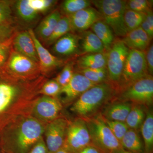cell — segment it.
Masks as SVG:
<instances>
[{
	"instance_id": "cell-1",
	"label": "cell",
	"mask_w": 153,
	"mask_h": 153,
	"mask_svg": "<svg viewBox=\"0 0 153 153\" xmlns=\"http://www.w3.org/2000/svg\"><path fill=\"white\" fill-rule=\"evenodd\" d=\"M44 123L31 114L17 118L5 126L3 143L7 153H28L43 137Z\"/></svg>"
},
{
	"instance_id": "cell-2",
	"label": "cell",
	"mask_w": 153,
	"mask_h": 153,
	"mask_svg": "<svg viewBox=\"0 0 153 153\" xmlns=\"http://www.w3.org/2000/svg\"><path fill=\"white\" fill-rule=\"evenodd\" d=\"M117 94L116 88L108 82L96 84L84 92L74 101L70 108L78 117L88 118L113 101Z\"/></svg>"
},
{
	"instance_id": "cell-3",
	"label": "cell",
	"mask_w": 153,
	"mask_h": 153,
	"mask_svg": "<svg viewBox=\"0 0 153 153\" xmlns=\"http://www.w3.org/2000/svg\"><path fill=\"white\" fill-rule=\"evenodd\" d=\"M84 119L89 130L92 145L103 153H116L124 149L105 123L100 112Z\"/></svg>"
},
{
	"instance_id": "cell-4",
	"label": "cell",
	"mask_w": 153,
	"mask_h": 153,
	"mask_svg": "<svg viewBox=\"0 0 153 153\" xmlns=\"http://www.w3.org/2000/svg\"><path fill=\"white\" fill-rule=\"evenodd\" d=\"M101 14L102 20L119 37H123L128 33L125 25L126 2L123 0L91 1Z\"/></svg>"
},
{
	"instance_id": "cell-5",
	"label": "cell",
	"mask_w": 153,
	"mask_h": 153,
	"mask_svg": "<svg viewBox=\"0 0 153 153\" xmlns=\"http://www.w3.org/2000/svg\"><path fill=\"white\" fill-rule=\"evenodd\" d=\"M149 75L145 52L130 50L117 87V94L134 82Z\"/></svg>"
},
{
	"instance_id": "cell-6",
	"label": "cell",
	"mask_w": 153,
	"mask_h": 153,
	"mask_svg": "<svg viewBox=\"0 0 153 153\" xmlns=\"http://www.w3.org/2000/svg\"><path fill=\"white\" fill-rule=\"evenodd\" d=\"M114 100L146 107L153 102V78L149 75L136 81L117 94Z\"/></svg>"
},
{
	"instance_id": "cell-7",
	"label": "cell",
	"mask_w": 153,
	"mask_h": 153,
	"mask_svg": "<svg viewBox=\"0 0 153 153\" xmlns=\"http://www.w3.org/2000/svg\"><path fill=\"white\" fill-rule=\"evenodd\" d=\"M91 145L90 133L85 120L78 117L68 120L63 148L69 153H78Z\"/></svg>"
},
{
	"instance_id": "cell-8",
	"label": "cell",
	"mask_w": 153,
	"mask_h": 153,
	"mask_svg": "<svg viewBox=\"0 0 153 153\" xmlns=\"http://www.w3.org/2000/svg\"><path fill=\"white\" fill-rule=\"evenodd\" d=\"M129 51L122 40H116L107 52L106 67L108 82L116 88L117 91Z\"/></svg>"
},
{
	"instance_id": "cell-9",
	"label": "cell",
	"mask_w": 153,
	"mask_h": 153,
	"mask_svg": "<svg viewBox=\"0 0 153 153\" xmlns=\"http://www.w3.org/2000/svg\"><path fill=\"white\" fill-rule=\"evenodd\" d=\"M68 123L66 117L60 116L46 124L44 140L48 153H54L63 148Z\"/></svg>"
},
{
	"instance_id": "cell-10",
	"label": "cell",
	"mask_w": 153,
	"mask_h": 153,
	"mask_svg": "<svg viewBox=\"0 0 153 153\" xmlns=\"http://www.w3.org/2000/svg\"><path fill=\"white\" fill-rule=\"evenodd\" d=\"M63 104L57 97L40 96L34 103L31 115L47 124L60 116Z\"/></svg>"
},
{
	"instance_id": "cell-11",
	"label": "cell",
	"mask_w": 153,
	"mask_h": 153,
	"mask_svg": "<svg viewBox=\"0 0 153 153\" xmlns=\"http://www.w3.org/2000/svg\"><path fill=\"white\" fill-rule=\"evenodd\" d=\"M8 65L9 72L20 78L33 79L40 76L39 63L15 51L11 52Z\"/></svg>"
},
{
	"instance_id": "cell-12",
	"label": "cell",
	"mask_w": 153,
	"mask_h": 153,
	"mask_svg": "<svg viewBox=\"0 0 153 153\" xmlns=\"http://www.w3.org/2000/svg\"><path fill=\"white\" fill-rule=\"evenodd\" d=\"M96 85L78 72L74 73L68 84L61 88L57 97L62 104L68 105L76 100L82 94Z\"/></svg>"
},
{
	"instance_id": "cell-13",
	"label": "cell",
	"mask_w": 153,
	"mask_h": 153,
	"mask_svg": "<svg viewBox=\"0 0 153 153\" xmlns=\"http://www.w3.org/2000/svg\"><path fill=\"white\" fill-rule=\"evenodd\" d=\"M67 16L69 19L71 31L79 33L88 30L94 23L102 19L100 13L91 7Z\"/></svg>"
},
{
	"instance_id": "cell-14",
	"label": "cell",
	"mask_w": 153,
	"mask_h": 153,
	"mask_svg": "<svg viewBox=\"0 0 153 153\" xmlns=\"http://www.w3.org/2000/svg\"><path fill=\"white\" fill-rule=\"evenodd\" d=\"M28 32L34 41L39 59V66L41 72L48 73L60 66L63 63L61 60L52 55L41 44L34 31L32 29Z\"/></svg>"
},
{
	"instance_id": "cell-15",
	"label": "cell",
	"mask_w": 153,
	"mask_h": 153,
	"mask_svg": "<svg viewBox=\"0 0 153 153\" xmlns=\"http://www.w3.org/2000/svg\"><path fill=\"white\" fill-rule=\"evenodd\" d=\"M14 51L39 63L35 44L28 31H24L15 36L13 41Z\"/></svg>"
},
{
	"instance_id": "cell-16",
	"label": "cell",
	"mask_w": 153,
	"mask_h": 153,
	"mask_svg": "<svg viewBox=\"0 0 153 153\" xmlns=\"http://www.w3.org/2000/svg\"><path fill=\"white\" fill-rule=\"evenodd\" d=\"M105 106L102 117L108 120L125 122L132 104L129 102L113 100Z\"/></svg>"
},
{
	"instance_id": "cell-17",
	"label": "cell",
	"mask_w": 153,
	"mask_h": 153,
	"mask_svg": "<svg viewBox=\"0 0 153 153\" xmlns=\"http://www.w3.org/2000/svg\"><path fill=\"white\" fill-rule=\"evenodd\" d=\"M80 33L79 36V50L81 55L107 52L101 41L91 30Z\"/></svg>"
},
{
	"instance_id": "cell-18",
	"label": "cell",
	"mask_w": 153,
	"mask_h": 153,
	"mask_svg": "<svg viewBox=\"0 0 153 153\" xmlns=\"http://www.w3.org/2000/svg\"><path fill=\"white\" fill-rule=\"evenodd\" d=\"M130 50L145 52L152 39L140 27L127 33L122 40Z\"/></svg>"
},
{
	"instance_id": "cell-19",
	"label": "cell",
	"mask_w": 153,
	"mask_h": 153,
	"mask_svg": "<svg viewBox=\"0 0 153 153\" xmlns=\"http://www.w3.org/2000/svg\"><path fill=\"white\" fill-rule=\"evenodd\" d=\"M79 36L68 33L55 42L53 50L57 55L68 56L79 52Z\"/></svg>"
},
{
	"instance_id": "cell-20",
	"label": "cell",
	"mask_w": 153,
	"mask_h": 153,
	"mask_svg": "<svg viewBox=\"0 0 153 153\" xmlns=\"http://www.w3.org/2000/svg\"><path fill=\"white\" fill-rule=\"evenodd\" d=\"M90 28L101 41L105 49L108 52L115 41L112 30L102 19L96 22Z\"/></svg>"
},
{
	"instance_id": "cell-21",
	"label": "cell",
	"mask_w": 153,
	"mask_h": 153,
	"mask_svg": "<svg viewBox=\"0 0 153 153\" xmlns=\"http://www.w3.org/2000/svg\"><path fill=\"white\" fill-rule=\"evenodd\" d=\"M107 52L82 55L77 60L79 69L106 67Z\"/></svg>"
},
{
	"instance_id": "cell-22",
	"label": "cell",
	"mask_w": 153,
	"mask_h": 153,
	"mask_svg": "<svg viewBox=\"0 0 153 153\" xmlns=\"http://www.w3.org/2000/svg\"><path fill=\"white\" fill-rule=\"evenodd\" d=\"M124 149L133 153H144L143 144L137 131L129 128L120 141Z\"/></svg>"
},
{
	"instance_id": "cell-23",
	"label": "cell",
	"mask_w": 153,
	"mask_h": 153,
	"mask_svg": "<svg viewBox=\"0 0 153 153\" xmlns=\"http://www.w3.org/2000/svg\"><path fill=\"white\" fill-rule=\"evenodd\" d=\"M60 12L55 10L42 21L37 28L36 32L38 36L46 40L51 34L61 18Z\"/></svg>"
},
{
	"instance_id": "cell-24",
	"label": "cell",
	"mask_w": 153,
	"mask_h": 153,
	"mask_svg": "<svg viewBox=\"0 0 153 153\" xmlns=\"http://www.w3.org/2000/svg\"><path fill=\"white\" fill-rule=\"evenodd\" d=\"M141 129L144 141V153H153V113L152 110L147 112Z\"/></svg>"
},
{
	"instance_id": "cell-25",
	"label": "cell",
	"mask_w": 153,
	"mask_h": 153,
	"mask_svg": "<svg viewBox=\"0 0 153 153\" xmlns=\"http://www.w3.org/2000/svg\"><path fill=\"white\" fill-rule=\"evenodd\" d=\"M146 114L143 106L132 104L131 109L125 121L129 128L138 131L142 125Z\"/></svg>"
},
{
	"instance_id": "cell-26",
	"label": "cell",
	"mask_w": 153,
	"mask_h": 153,
	"mask_svg": "<svg viewBox=\"0 0 153 153\" xmlns=\"http://www.w3.org/2000/svg\"><path fill=\"white\" fill-rule=\"evenodd\" d=\"M71 31V25L68 17L67 16L61 17L51 36L45 40V44L47 46L54 44L59 38Z\"/></svg>"
},
{
	"instance_id": "cell-27",
	"label": "cell",
	"mask_w": 153,
	"mask_h": 153,
	"mask_svg": "<svg viewBox=\"0 0 153 153\" xmlns=\"http://www.w3.org/2000/svg\"><path fill=\"white\" fill-rule=\"evenodd\" d=\"M78 72L96 84L108 82V74L106 67L79 69Z\"/></svg>"
},
{
	"instance_id": "cell-28",
	"label": "cell",
	"mask_w": 153,
	"mask_h": 153,
	"mask_svg": "<svg viewBox=\"0 0 153 153\" xmlns=\"http://www.w3.org/2000/svg\"><path fill=\"white\" fill-rule=\"evenodd\" d=\"M91 5V1L88 0H66L61 4V10L66 16H68L89 7Z\"/></svg>"
},
{
	"instance_id": "cell-29",
	"label": "cell",
	"mask_w": 153,
	"mask_h": 153,
	"mask_svg": "<svg viewBox=\"0 0 153 153\" xmlns=\"http://www.w3.org/2000/svg\"><path fill=\"white\" fill-rule=\"evenodd\" d=\"M146 13L126 10L124 14L125 25L128 33L140 27Z\"/></svg>"
},
{
	"instance_id": "cell-30",
	"label": "cell",
	"mask_w": 153,
	"mask_h": 153,
	"mask_svg": "<svg viewBox=\"0 0 153 153\" xmlns=\"http://www.w3.org/2000/svg\"><path fill=\"white\" fill-rule=\"evenodd\" d=\"M16 9L19 16L27 22H32L38 16V13L29 5L28 0H20L16 4Z\"/></svg>"
},
{
	"instance_id": "cell-31",
	"label": "cell",
	"mask_w": 153,
	"mask_h": 153,
	"mask_svg": "<svg viewBox=\"0 0 153 153\" xmlns=\"http://www.w3.org/2000/svg\"><path fill=\"white\" fill-rule=\"evenodd\" d=\"M103 119L111 131L120 143L121 140L129 129L125 122L108 120L104 118Z\"/></svg>"
},
{
	"instance_id": "cell-32",
	"label": "cell",
	"mask_w": 153,
	"mask_h": 153,
	"mask_svg": "<svg viewBox=\"0 0 153 153\" xmlns=\"http://www.w3.org/2000/svg\"><path fill=\"white\" fill-rule=\"evenodd\" d=\"M61 86L55 79L46 81L39 91V94L51 97H57L60 93Z\"/></svg>"
},
{
	"instance_id": "cell-33",
	"label": "cell",
	"mask_w": 153,
	"mask_h": 153,
	"mask_svg": "<svg viewBox=\"0 0 153 153\" xmlns=\"http://www.w3.org/2000/svg\"><path fill=\"white\" fill-rule=\"evenodd\" d=\"M152 1L147 0L126 1V9L138 13H146L148 10H151Z\"/></svg>"
},
{
	"instance_id": "cell-34",
	"label": "cell",
	"mask_w": 153,
	"mask_h": 153,
	"mask_svg": "<svg viewBox=\"0 0 153 153\" xmlns=\"http://www.w3.org/2000/svg\"><path fill=\"white\" fill-rule=\"evenodd\" d=\"M74 73L73 66L71 63H68L64 66L55 79L61 87H63L69 83Z\"/></svg>"
},
{
	"instance_id": "cell-35",
	"label": "cell",
	"mask_w": 153,
	"mask_h": 153,
	"mask_svg": "<svg viewBox=\"0 0 153 153\" xmlns=\"http://www.w3.org/2000/svg\"><path fill=\"white\" fill-rule=\"evenodd\" d=\"M56 1L53 0H28L29 5L36 12H46L54 5Z\"/></svg>"
},
{
	"instance_id": "cell-36",
	"label": "cell",
	"mask_w": 153,
	"mask_h": 153,
	"mask_svg": "<svg viewBox=\"0 0 153 153\" xmlns=\"http://www.w3.org/2000/svg\"><path fill=\"white\" fill-rule=\"evenodd\" d=\"M11 2L0 1V24H8L12 17Z\"/></svg>"
},
{
	"instance_id": "cell-37",
	"label": "cell",
	"mask_w": 153,
	"mask_h": 153,
	"mask_svg": "<svg viewBox=\"0 0 153 153\" xmlns=\"http://www.w3.org/2000/svg\"><path fill=\"white\" fill-rule=\"evenodd\" d=\"M141 27L147 34L151 39L153 37V13L152 9L146 13V16Z\"/></svg>"
},
{
	"instance_id": "cell-38",
	"label": "cell",
	"mask_w": 153,
	"mask_h": 153,
	"mask_svg": "<svg viewBox=\"0 0 153 153\" xmlns=\"http://www.w3.org/2000/svg\"><path fill=\"white\" fill-rule=\"evenodd\" d=\"M14 29L9 24H0V44L14 36Z\"/></svg>"
},
{
	"instance_id": "cell-39",
	"label": "cell",
	"mask_w": 153,
	"mask_h": 153,
	"mask_svg": "<svg viewBox=\"0 0 153 153\" xmlns=\"http://www.w3.org/2000/svg\"><path fill=\"white\" fill-rule=\"evenodd\" d=\"M14 37H12L7 41L0 44V66L2 65L5 62L8 56L10 47L13 43Z\"/></svg>"
},
{
	"instance_id": "cell-40",
	"label": "cell",
	"mask_w": 153,
	"mask_h": 153,
	"mask_svg": "<svg viewBox=\"0 0 153 153\" xmlns=\"http://www.w3.org/2000/svg\"><path fill=\"white\" fill-rule=\"evenodd\" d=\"M148 73L152 76L153 73V46L150 44L145 52Z\"/></svg>"
},
{
	"instance_id": "cell-41",
	"label": "cell",
	"mask_w": 153,
	"mask_h": 153,
	"mask_svg": "<svg viewBox=\"0 0 153 153\" xmlns=\"http://www.w3.org/2000/svg\"><path fill=\"white\" fill-rule=\"evenodd\" d=\"M28 153H48L44 137L33 147Z\"/></svg>"
},
{
	"instance_id": "cell-42",
	"label": "cell",
	"mask_w": 153,
	"mask_h": 153,
	"mask_svg": "<svg viewBox=\"0 0 153 153\" xmlns=\"http://www.w3.org/2000/svg\"><path fill=\"white\" fill-rule=\"evenodd\" d=\"M78 153H103L101 150L93 145L86 147Z\"/></svg>"
},
{
	"instance_id": "cell-43",
	"label": "cell",
	"mask_w": 153,
	"mask_h": 153,
	"mask_svg": "<svg viewBox=\"0 0 153 153\" xmlns=\"http://www.w3.org/2000/svg\"><path fill=\"white\" fill-rule=\"evenodd\" d=\"M54 153H69L67 152V151L65 149L63 148L60 149L59 150L57 151V152H55Z\"/></svg>"
},
{
	"instance_id": "cell-44",
	"label": "cell",
	"mask_w": 153,
	"mask_h": 153,
	"mask_svg": "<svg viewBox=\"0 0 153 153\" xmlns=\"http://www.w3.org/2000/svg\"><path fill=\"white\" fill-rule=\"evenodd\" d=\"M116 153H132L131 152H128V151L126 150L123 149L122 150L119 151Z\"/></svg>"
}]
</instances>
